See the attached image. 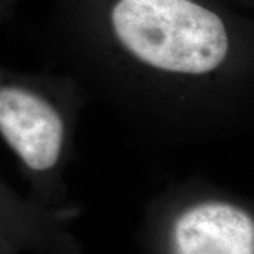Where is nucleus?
<instances>
[{
	"label": "nucleus",
	"instance_id": "f03ea898",
	"mask_svg": "<svg viewBox=\"0 0 254 254\" xmlns=\"http://www.w3.org/2000/svg\"><path fill=\"white\" fill-rule=\"evenodd\" d=\"M0 136L34 171L58 163L65 125L54 106L27 88L0 81Z\"/></svg>",
	"mask_w": 254,
	"mask_h": 254
},
{
	"label": "nucleus",
	"instance_id": "f257e3e1",
	"mask_svg": "<svg viewBox=\"0 0 254 254\" xmlns=\"http://www.w3.org/2000/svg\"><path fill=\"white\" fill-rule=\"evenodd\" d=\"M110 23L128 54L164 72L205 75L229 54L223 20L192 0H118Z\"/></svg>",
	"mask_w": 254,
	"mask_h": 254
},
{
	"label": "nucleus",
	"instance_id": "7ed1b4c3",
	"mask_svg": "<svg viewBox=\"0 0 254 254\" xmlns=\"http://www.w3.org/2000/svg\"><path fill=\"white\" fill-rule=\"evenodd\" d=\"M174 254H254L253 219L226 202L182 212L173 229Z\"/></svg>",
	"mask_w": 254,
	"mask_h": 254
}]
</instances>
